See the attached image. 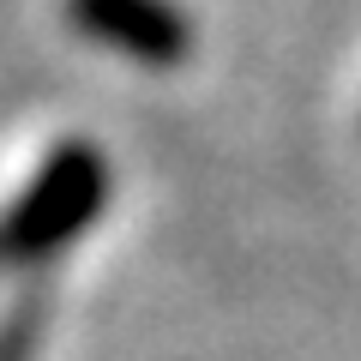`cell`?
Wrapping results in <instances>:
<instances>
[{
	"instance_id": "obj_1",
	"label": "cell",
	"mask_w": 361,
	"mask_h": 361,
	"mask_svg": "<svg viewBox=\"0 0 361 361\" xmlns=\"http://www.w3.org/2000/svg\"><path fill=\"white\" fill-rule=\"evenodd\" d=\"M66 13L85 37L145 66H175L187 54V18L169 0H66Z\"/></svg>"
},
{
	"instance_id": "obj_2",
	"label": "cell",
	"mask_w": 361,
	"mask_h": 361,
	"mask_svg": "<svg viewBox=\"0 0 361 361\" xmlns=\"http://www.w3.org/2000/svg\"><path fill=\"white\" fill-rule=\"evenodd\" d=\"M97 193H103V169H97V157L66 151L61 163L42 175V187L25 199V211L6 223V253H37V247H54L66 229H78V223L90 217Z\"/></svg>"
}]
</instances>
